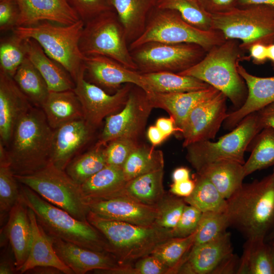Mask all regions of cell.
<instances>
[{
    "label": "cell",
    "mask_w": 274,
    "mask_h": 274,
    "mask_svg": "<svg viewBox=\"0 0 274 274\" xmlns=\"http://www.w3.org/2000/svg\"><path fill=\"white\" fill-rule=\"evenodd\" d=\"M211 29L225 39L239 40L243 51L256 43L274 42V8L264 5L234 7L212 15Z\"/></svg>",
    "instance_id": "7"
},
{
    "label": "cell",
    "mask_w": 274,
    "mask_h": 274,
    "mask_svg": "<svg viewBox=\"0 0 274 274\" xmlns=\"http://www.w3.org/2000/svg\"><path fill=\"white\" fill-rule=\"evenodd\" d=\"M146 91L133 85L123 109L106 118L96 145L105 146L118 138L138 139L143 132L153 109Z\"/></svg>",
    "instance_id": "13"
},
{
    "label": "cell",
    "mask_w": 274,
    "mask_h": 274,
    "mask_svg": "<svg viewBox=\"0 0 274 274\" xmlns=\"http://www.w3.org/2000/svg\"><path fill=\"white\" fill-rule=\"evenodd\" d=\"M14 176L19 183L27 186L46 200L78 220L88 221L90 209L81 185L51 161L31 174Z\"/></svg>",
    "instance_id": "9"
},
{
    "label": "cell",
    "mask_w": 274,
    "mask_h": 274,
    "mask_svg": "<svg viewBox=\"0 0 274 274\" xmlns=\"http://www.w3.org/2000/svg\"><path fill=\"white\" fill-rule=\"evenodd\" d=\"M146 85V92L170 93L196 91L211 86L188 76L170 72L142 74Z\"/></svg>",
    "instance_id": "32"
},
{
    "label": "cell",
    "mask_w": 274,
    "mask_h": 274,
    "mask_svg": "<svg viewBox=\"0 0 274 274\" xmlns=\"http://www.w3.org/2000/svg\"><path fill=\"white\" fill-rule=\"evenodd\" d=\"M7 248L3 251L1 256L0 274H12L17 272L15 260L10 245L8 243Z\"/></svg>",
    "instance_id": "52"
},
{
    "label": "cell",
    "mask_w": 274,
    "mask_h": 274,
    "mask_svg": "<svg viewBox=\"0 0 274 274\" xmlns=\"http://www.w3.org/2000/svg\"><path fill=\"white\" fill-rule=\"evenodd\" d=\"M195 186L192 193L184 198L186 204L191 205L201 212H226L227 200L206 177L196 173Z\"/></svg>",
    "instance_id": "38"
},
{
    "label": "cell",
    "mask_w": 274,
    "mask_h": 274,
    "mask_svg": "<svg viewBox=\"0 0 274 274\" xmlns=\"http://www.w3.org/2000/svg\"><path fill=\"white\" fill-rule=\"evenodd\" d=\"M157 0H112L114 10L125 29L130 44L144 32L149 15Z\"/></svg>",
    "instance_id": "30"
},
{
    "label": "cell",
    "mask_w": 274,
    "mask_h": 274,
    "mask_svg": "<svg viewBox=\"0 0 274 274\" xmlns=\"http://www.w3.org/2000/svg\"><path fill=\"white\" fill-rule=\"evenodd\" d=\"M186 204L184 199L178 196L164 195L158 203L155 224L172 231L176 226Z\"/></svg>",
    "instance_id": "45"
},
{
    "label": "cell",
    "mask_w": 274,
    "mask_h": 274,
    "mask_svg": "<svg viewBox=\"0 0 274 274\" xmlns=\"http://www.w3.org/2000/svg\"><path fill=\"white\" fill-rule=\"evenodd\" d=\"M51 237L58 257L75 274H85L93 270L99 273L112 274L125 264L120 263L110 253L92 250Z\"/></svg>",
    "instance_id": "16"
},
{
    "label": "cell",
    "mask_w": 274,
    "mask_h": 274,
    "mask_svg": "<svg viewBox=\"0 0 274 274\" xmlns=\"http://www.w3.org/2000/svg\"><path fill=\"white\" fill-rule=\"evenodd\" d=\"M127 182L122 167L107 165L81 187L88 201L105 200L126 196L124 188Z\"/></svg>",
    "instance_id": "28"
},
{
    "label": "cell",
    "mask_w": 274,
    "mask_h": 274,
    "mask_svg": "<svg viewBox=\"0 0 274 274\" xmlns=\"http://www.w3.org/2000/svg\"><path fill=\"white\" fill-rule=\"evenodd\" d=\"M226 39L215 29L202 30L190 24L174 10L155 7L150 13L143 33L129 45L130 51L148 42L195 44L207 52Z\"/></svg>",
    "instance_id": "8"
},
{
    "label": "cell",
    "mask_w": 274,
    "mask_h": 274,
    "mask_svg": "<svg viewBox=\"0 0 274 274\" xmlns=\"http://www.w3.org/2000/svg\"><path fill=\"white\" fill-rule=\"evenodd\" d=\"M226 212H207L202 213L195 231L193 245L204 244L218 237L229 226Z\"/></svg>",
    "instance_id": "44"
},
{
    "label": "cell",
    "mask_w": 274,
    "mask_h": 274,
    "mask_svg": "<svg viewBox=\"0 0 274 274\" xmlns=\"http://www.w3.org/2000/svg\"><path fill=\"white\" fill-rule=\"evenodd\" d=\"M211 14L223 12L235 6L236 0H198Z\"/></svg>",
    "instance_id": "51"
},
{
    "label": "cell",
    "mask_w": 274,
    "mask_h": 274,
    "mask_svg": "<svg viewBox=\"0 0 274 274\" xmlns=\"http://www.w3.org/2000/svg\"><path fill=\"white\" fill-rule=\"evenodd\" d=\"M272 174L274 175V168H273V173Z\"/></svg>",
    "instance_id": "64"
},
{
    "label": "cell",
    "mask_w": 274,
    "mask_h": 274,
    "mask_svg": "<svg viewBox=\"0 0 274 274\" xmlns=\"http://www.w3.org/2000/svg\"><path fill=\"white\" fill-rule=\"evenodd\" d=\"M267 59L274 67V42L267 45Z\"/></svg>",
    "instance_id": "61"
},
{
    "label": "cell",
    "mask_w": 274,
    "mask_h": 274,
    "mask_svg": "<svg viewBox=\"0 0 274 274\" xmlns=\"http://www.w3.org/2000/svg\"><path fill=\"white\" fill-rule=\"evenodd\" d=\"M232 254L230 234L225 231L210 242L193 245L178 273L214 274L219 265Z\"/></svg>",
    "instance_id": "22"
},
{
    "label": "cell",
    "mask_w": 274,
    "mask_h": 274,
    "mask_svg": "<svg viewBox=\"0 0 274 274\" xmlns=\"http://www.w3.org/2000/svg\"><path fill=\"white\" fill-rule=\"evenodd\" d=\"M25 273L38 274H61L63 272L58 268L50 266H40L30 269Z\"/></svg>",
    "instance_id": "58"
},
{
    "label": "cell",
    "mask_w": 274,
    "mask_h": 274,
    "mask_svg": "<svg viewBox=\"0 0 274 274\" xmlns=\"http://www.w3.org/2000/svg\"><path fill=\"white\" fill-rule=\"evenodd\" d=\"M84 56L99 55L112 58L136 71L123 26L114 10L85 22L79 41Z\"/></svg>",
    "instance_id": "11"
},
{
    "label": "cell",
    "mask_w": 274,
    "mask_h": 274,
    "mask_svg": "<svg viewBox=\"0 0 274 274\" xmlns=\"http://www.w3.org/2000/svg\"><path fill=\"white\" fill-rule=\"evenodd\" d=\"M227 202L230 226L247 239L265 240L274 226V175L243 184Z\"/></svg>",
    "instance_id": "2"
},
{
    "label": "cell",
    "mask_w": 274,
    "mask_h": 274,
    "mask_svg": "<svg viewBox=\"0 0 274 274\" xmlns=\"http://www.w3.org/2000/svg\"><path fill=\"white\" fill-rule=\"evenodd\" d=\"M27 57L26 39L13 32L1 39L0 43V71L13 77L18 67Z\"/></svg>",
    "instance_id": "42"
},
{
    "label": "cell",
    "mask_w": 274,
    "mask_h": 274,
    "mask_svg": "<svg viewBox=\"0 0 274 274\" xmlns=\"http://www.w3.org/2000/svg\"><path fill=\"white\" fill-rule=\"evenodd\" d=\"M20 184L15 178L10 165L0 164V220L3 224L9 213L18 201Z\"/></svg>",
    "instance_id": "43"
},
{
    "label": "cell",
    "mask_w": 274,
    "mask_h": 274,
    "mask_svg": "<svg viewBox=\"0 0 274 274\" xmlns=\"http://www.w3.org/2000/svg\"><path fill=\"white\" fill-rule=\"evenodd\" d=\"M92 127L84 118L66 123L54 129L50 161L65 170L70 162L90 140Z\"/></svg>",
    "instance_id": "19"
},
{
    "label": "cell",
    "mask_w": 274,
    "mask_h": 274,
    "mask_svg": "<svg viewBox=\"0 0 274 274\" xmlns=\"http://www.w3.org/2000/svg\"><path fill=\"white\" fill-rule=\"evenodd\" d=\"M219 92L216 88L210 86L201 90L184 92H146L154 108L163 109L174 119L180 133L182 125L192 109Z\"/></svg>",
    "instance_id": "25"
},
{
    "label": "cell",
    "mask_w": 274,
    "mask_h": 274,
    "mask_svg": "<svg viewBox=\"0 0 274 274\" xmlns=\"http://www.w3.org/2000/svg\"><path fill=\"white\" fill-rule=\"evenodd\" d=\"M243 52L238 40L227 39L208 51L198 62L178 74L194 77L216 88L237 109L244 104L248 94L237 67L244 60Z\"/></svg>",
    "instance_id": "4"
},
{
    "label": "cell",
    "mask_w": 274,
    "mask_h": 274,
    "mask_svg": "<svg viewBox=\"0 0 274 274\" xmlns=\"http://www.w3.org/2000/svg\"><path fill=\"white\" fill-rule=\"evenodd\" d=\"M19 8L16 0H0V30H13L17 27Z\"/></svg>",
    "instance_id": "49"
},
{
    "label": "cell",
    "mask_w": 274,
    "mask_h": 274,
    "mask_svg": "<svg viewBox=\"0 0 274 274\" xmlns=\"http://www.w3.org/2000/svg\"><path fill=\"white\" fill-rule=\"evenodd\" d=\"M74 91L82 106L83 117L94 129L109 115L125 105L133 84H126L113 94L92 84L84 77V67L75 81Z\"/></svg>",
    "instance_id": "14"
},
{
    "label": "cell",
    "mask_w": 274,
    "mask_h": 274,
    "mask_svg": "<svg viewBox=\"0 0 274 274\" xmlns=\"http://www.w3.org/2000/svg\"><path fill=\"white\" fill-rule=\"evenodd\" d=\"M84 22L62 25L48 21L28 26H18L12 31L23 39L37 41L46 54L60 64L75 82L83 68L85 56L79 48Z\"/></svg>",
    "instance_id": "6"
},
{
    "label": "cell",
    "mask_w": 274,
    "mask_h": 274,
    "mask_svg": "<svg viewBox=\"0 0 274 274\" xmlns=\"http://www.w3.org/2000/svg\"><path fill=\"white\" fill-rule=\"evenodd\" d=\"M41 108L53 129L84 118L81 104L74 89L50 92Z\"/></svg>",
    "instance_id": "29"
},
{
    "label": "cell",
    "mask_w": 274,
    "mask_h": 274,
    "mask_svg": "<svg viewBox=\"0 0 274 274\" xmlns=\"http://www.w3.org/2000/svg\"><path fill=\"white\" fill-rule=\"evenodd\" d=\"M87 219L107 240L109 252L122 264L150 255L162 242L173 237L172 231L154 224L150 226L100 218L89 212Z\"/></svg>",
    "instance_id": "5"
},
{
    "label": "cell",
    "mask_w": 274,
    "mask_h": 274,
    "mask_svg": "<svg viewBox=\"0 0 274 274\" xmlns=\"http://www.w3.org/2000/svg\"><path fill=\"white\" fill-rule=\"evenodd\" d=\"M13 78L30 103L41 108L50 91L45 80L27 57Z\"/></svg>",
    "instance_id": "35"
},
{
    "label": "cell",
    "mask_w": 274,
    "mask_h": 274,
    "mask_svg": "<svg viewBox=\"0 0 274 274\" xmlns=\"http://www.w3.org/2000/svg\"><path fill=\"white\" fill-rule=\"evenodd\" d=\"M254 5H264L274 8V0H236L235 7H246Z\"/></svg>",
    "instance_id": "60"
},
{
    "label": "cell",
    "mask_w": 274,
    "mask_h": 274,
    "mask_svg": "<svg viewBox=\"0 0 274 274\" xmlns=\"http://www.w3.org/2000/svg\"><path fill=\"white\" fill-rule=\"evenodd\" d=\"M27 57L41 74L49 91L73 90L75 83L69 73L48 56L39 44L32 39H26Z\"/></svg>",
    "instance_id": "27"
},
{
    "label": "cell",
    "mask_w": 274,
    "mask_h": 274,
    "mask_svg": "<svg viewBox=\"0 0 274 274\" xmlns=\"http://www.w3.org/2000/svg\"><path fill=\"white\" fill-rule=\"evenodd\" d=\"M274 239V226L265 237V241L269 242Z\"/></svg>",
    "instance_id": "62"
},
{
    "label": "cell",
    "mask_w": 274,
    "mask_h": 274,
    "mask_svg": "<svg viewBox=\"0 0 274 274\" xmlns=\"http://www.w3.org/2000/svg\"><path fill=\"white\" fill-rule=\"evenodd\" d=\"M88 204L90 212L110 220L150 226L155 224L157 218L156 207L142 204L126 196L105 200H90Z\"/></svg>",
    "instance_id": "18"
},
{
    "label": "cell",
    "mask_w": 274,
    "mask_h": 274,
    "mask_svg": "<svg viewBox=\"0 0 274 274\" xmlns=\"http://www.w3.org/2000/svg\"><path fill=\"white\" fill-rule=\"evenodd\" d=\"M267 45L262 43H256L249 49V56H244V59L251 58L255 64H260L266 62L267 59Z\"/></svg>",
    "instance_id": "54"
},
{
    "label": "cell",
    "mask_w": 274,
    "mask_h": 274,
    "mask_svg": "<svg viewBox=\"0 0 274 274\" xmlns=\"http://www.w3.org/2000/svg\"><path fill=\"white\" fill-rule=\"evenodd\" d=\"M105 147L107 165L122 167L127 159L139 145L137 139L118 138L114 139Z\"/></svg>",
    "instance_id": "46"
},
{
    "label": "cell",
    "mask_w": 274,
    "mask_h": 274,
    "mask_svg": "<svg viewBox=\"0 0 274 274\" xmlns=\"http://www.w3.org/2000/svg\"><path fill=\"white\" fill-rule=\"evenodd\" d=\"M249 149L251 153L243 164L246 176L274 166V129L263 128L251 142Z\"/></svg>",
    "instance_id": "37"
},
{
    "label": "cell",
    "mask_w": 274,
    "mask_h": 274,
    "mask_svg": "<svg viewBox=\"0 0 274 274\" xmlns=\"http://www.w3.org/2000/svg\"><path fill=\"white\" fill-rule=\"evenodd\" d=\"M173 273L172 269L156 257L149 255L143 257L131 267V274Z\"/></svg>",
    "instance_id": "50"
},
{
    "label": "cell",
    "mask_w": 274,
    "mask_h": 274,
    "mask_svg": "<svg viewBox=\"0 0 274 274\" xmlns=\"http://www.w3.org/2000/svg\"><path fill=\"white\" fill-rule=\"evenodd\" d=\"M227 98L219 91L213 97L194 107L185 119L180 135L183 146L201 141L210 140L215 136L225 120Z\"/></svg>",
    "instance_id": "15"
},
{
    "label": "cell",
    "mask_w": 274,
    "mask_h": 274,
    "mask_svg": "<svg viewBox=\"0 0 274 274\" xmlns=\"http://www.w3.org/2000/svg\"><path fill=\"white\" fill-rule=\"evenodd\" d=\"M83 66L84 77H87L88 82L103 89L117 91L122 84H131L146 90L141 73L109 57L99 55L85 56Z\"/></svg>",
    "instance_id": "17"
},
{
    "label": "cell",
    "mask_w": 274,
    "mask_h": 274,
    "mask_svg": "<svg viewBox=\"0 0 274 274\" xmlns=\"http://www.w3.org/2000/svg\"><path fill=\"white\" fill-rule=\"evenodd\" d=\"M156 7L177 12L185 21L198 28L212 29V14L198 0H157Z\"/></svg>",
    "instance_id": "41"
},
{
    "label": "cell",
    "mask_w": 274,
    "mask_h": 274,
    "mask_svg": "<svg viewBox=\"0 0 274 274\" xmlns=\"http://www.w3.org/2000/svg\"><path fill=\"white\" fill-rule=\"evenodd\" d=\"M137 71L141 74L170 72L178 73L198 62L207 53L195 44L151 42L130 51Z\"/></svg>",
    "instance_id": "12"
},
{
    "label": "cell",
    "mask_w": 274,
    "mask_h": 274,
    "mask_svg": "<svg viewBox=\"0 0 274 274\" xmlns=\"http://www.w3.org/2000/svg\"><path fill=\"white\" fill-rule=\"evenodd\" d=\"M20 184L18 200L34 213L39 224L50 236L99 252H109L103 235L88 221L77 219L65 211Z\"/></svg>",
    "instance_id": "3"
},
{
    "label": "cell",
    "mask_w": 274,
    "mask_h": 274,
    "mask_svg": "<svg viewBox=\"0 0 274 274\" xmlns=\"http://www.w3.org/2000/svg\"><path fill=\"white\" fill-rule=\"evenodd\" d=\"M236 273L274 274L269 244L265 240L247 239Z\"/></svg>",
    "instance_id": "34"
},
{
    "label": "cell",
    "mask_w": 274,
    "mask_h": 274,
    "mask_svg": "<svg viewBox=\"0 0 274 274\" xmlns=\"http://www.w3.org/2000/svg\"><path fill=\"white\" fill-rule=\"evenodd\" d=\"M268 244L270 246V251H271L273 263L274 265V239L268 242Z\"/></svg>",
    "instance_id": "63"
},
{
    "label": "cell",
    "mask_w": 274,
    "mask_h": 274,
    "mask_svg": "<svg viewBox=\"0 0 274 274\" xmlns=\"http://www.w3.org/2000/svg\"><path fill=\"white\" fill-rule=\"evenodd\" d=\"M196 173L208 178L226 200L241 188L246 177L243 164L230 160L208 164Z\"/></svg>",
    "instance_id": "31"
},
{
    "label": "cell",
    "mask_w": 274,
    "mask_h": 274,
    "mask_svg": "<svg viewBox=\"0 0 274 274\" xmlns=\"http://www.w3.org/2000/svg\"><path fill=\"white\" fill-rule=\"evenodd\" d=\"M256 112L263 128L271 127L274 129V102Z\"/></svg>",
    "instance_id": "55"
},
{
    "label": "cell",
    "mask_w": 274,
    "mask_h": 274,
    "mask_svg": "<svg viewBox=\"0 0 274 274\" xmlns=\"http://www.w3.org/2000/svg\"><path fill=\"white\" fill-rule=\"evenodd\" d=\"M237 67L246 83L248 94L240 108L228 113L224 121V127L227 129H233L247 115L274 102V76L257 77L249 73L239 63Z\"/></svg>",
    "instance_id": "23"
},
{
    "label": "cell",
    "mask_w": 274,
    "mask_h": 274,
    "mask_svg": "<svg viewBox=\"0 0 274 274\" xmlns=\"http://www.w3.org/2000/svg\"><path fill=\"white\" fill-rule=\"evenodd\" d=\"M162 152L154 146L139 145L130 154L122 166L127 181L141 175L164 169Z\"/></svg>",
    "instance_id": "36"
},
{
    "label": "cell",
    "mask_w": 274,
    "mask_h": 274,
    "mask_svg": "<svg viewBox=\"0 0 274 274\" xmlns=\"http://www.w3.org/2000/svg\"><path fill=\"white\" fill-rule=\"evenodd\" d=\"M195 181L191 179L177 182H173L170 187V192L178 197L184 198L189 196L193 192Z\"/></svg>",
    "instance_id": "53"
},
{
    "label": "cell",
    "mask_w": 274,
    "mask_h": 274,
    "mask_svg": "<svg viewBox=\"0 0 274 274\" xmlns=\"http://www.w3.org/2000/svg\"><path fill=\"white\" fill-rule=\"evenodd\" d=\"M54 131L40 107L32 106L20 118L7 146L14 175H30L48 164Z\"/></svg>",
    "instance_id": "1"
},
{
    "label": "cell",
    "mask_w": 274,
    "mask_h": 274,
    "mask_svg": "<svg viewBox=\"0 0 274 274\" xmlns=\"http://www.w3.org/2000/svg\"><path fill=\"white\" fill-rule=\"evenodd\" d=\"M147 137L153 146L160 144L166 138L156 126H151L149 127L147 133Z\"/></svg>",
    "instance_id": "57"
},
{
    "label": "cell",
    "mask_w": 274,
    "mask_h": 274,
    "mask_svg": "<svg viewBox=\"0 0 274 274\" xmlns=\"http://www.w3.org/2000/svg\"><path fill=\"white\" fill-rule=\"evenodd\" d=\"M107 165L104 146H95L89 151L74 158L65 171L76 183L81 185Z\"/></svg>",
    "instance_id": "39"
},
{
    "label": "cell",
    "mask_w": 274,
    "mask_h": 274,
    "mask_svg": "<svg viewBox=\"0 0 274 274\" xmlns=\"http://www.w3.org/2000/svg\"><path fill=\"white\" fill-rule=\"evenodd\" d=\"M32 237L28 209L18 200L10 211L7 223L1 231V247L8 243L10 245L17 272L29 255Z\"/></svg>",
    "instance_id": "20"
},
{
    "label": "cell",
    "mask_w": 274,
    "mask_h": 274,
    "mask_svg": "<svg viewBox=\"0 0 274 274\" xmlns=\"http://www.w3.org/2000/svg\"><path fill=\"white\" fill-rule=\"evenodd\" d=\"M195 235V232L185 237H170L158 244L151 255L170 268L173 273H178L194 244Z\"/></svg>",
    "instance_id": "40"
},
{
    "label": "cell",
    "mask_w": 274,
    "mask_h": 274,
    "mask_svg": "<svg viewBox=\"0 0 274 274\" xmlns=\"http://www.w3.org/2000/svg\"><path fill=\"white\" fill-rule=\"evenodd\" d=\"M164 169L148 173L128 181L126 196L142 204L156 207L165 195L163 186Z\"/></svg>",
    "instance_id": "33"
},
{
    "label": "cell",
    "mask_w": 274,
    "mask_h": 274,
    "mask_svg": "<svg viewBox=\"0 0 274 274\" xmlns=\"http://www.w3.org/2000/svg\"><path fill=\"white\" fill-rule=\"evenodd\" d=\"M84 23L102 13L114 10L112 0H67Z\"/></svg>",
    "instance_id": "47"
},
{
    "label": "cell",
    "mask_w": 274,
    "mask_h": 274,
    "mask_svg": "<svg viewBox=\"0 0 274 274\" xmlns=\"http://www.w3.org/2000/svg\"><path fill=\"white\" fill-rule=\"evenodd\" d=\"M32 106L13 77L0 71V141L6 147L17 123Z\"/></svg>",
    "instance_id": "21"
},
{
    "label": "cell",
    "mask_w": 274,
    "mask_h": 274,
    "mask_svg": "<svg viewBox=\"0 0 274 274\" xmlns=\"http://www.w3.org/2000/svg\"><path fill=\"white\" fill-rule=\"evenodd\" d=\"M190 170L185 167L175 169L172 174L173 182H180L190 179Z\"/></svg>",
    "instance_id": "59"
},
{
    "label": "cell",
    "mask_w": 274,
    "mask_h": 274,
    "mask_svg": "<svg viewBox=\"0 0 274 274\" xmlns=\"http://www.w3.org/2000/svg\"><path fill=\"white\" fill-rule=\"evenodd\" d=\"M202 212L191 205L186 204L175 228L173 237H185L194 233L198 227Z\"/></svg>",
    "instance_id": "48"
},
{
    "label": "cell",
    "mask_w": 274,
    "mask_h": 274,
    "mask_svg": "<svg viewBox=\"0 0 274 274\" xmlns=\"http://www.w3.org/2000/svg\"><path fill=\"white\" fill-rule=\"evenodd\" d=\"M262 129L257 112L252 113L217 141H201L187 146V159L196 172L208 164L222 160L244 164L245 151Z\"/></svg>",
    "instance_id": "10"
},
{
    "label": "cell",
    "mask_w": 274,
    "mask_h": 274,
    "mask_svg": "<svg viewBox=\"0 0 274 274\" xmlns=\"http://www.w3.org/2000/svg\"><path fill=\"white\" fill-rule=\"evenodd\" d=\"M155 125L159 129L166 139L172 134L176 132L180 133V131L176 126L175 120L171 117L158 118L156 120Z\"/></svg>",
    "instance_id": "56"
},
{
    "label": "cell",
    "mask_w": 274,
    "mask_h": 274,
    "mask_svg": "<svg viewBox=\"0 0 274 274\" xmlns=\"http://www.w3.org/2000/svg\"><path fill=\"white\" fill-rule=\"evenodd\" d=\"M20 14L18 26L48 21L70 25L80 20L67 0H16Z\"/></svg>",
    "instance_id": "24"
},
{
    "label": "cell",
    "mask_w": 274,
    "mask_h": 274,
    "mask_svg": "<svg viewBox=\"0 0 274 274\" xmlns=\"http://www.w3.org/2000/svg\"><path fill=\"white\" fill-rule=\"evenodd\" d=\"M28 209L32 227V242L29 255L18 272L24 273L37 266H50L58 268L64 274H75L58 257L53 247L52 237L39 224L33 211Z\"/></svg>",
    "instance_id": "26"
}]
</instances>
